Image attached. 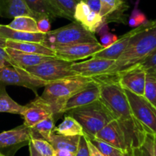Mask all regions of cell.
I'll return each instance as SVG.
<instances>
[{
  "instance_id": "6da1fadb",
  "label": "cell",
  "mask_w": 156,
  "mask_h": 156,
  "mask_svg": "<svg viewBox=\"0 0 156 156\" xmlns=\"http://www.w3.org/2000/svg\"><path fill=\"white\" fill-rule=\"evenodd\" d=\"M101 87L100 100L108 107L114 119L119 122L126 137L130 150L141 148L148 132L134 117L125 90L114 76L93 77Z\"/></svg>"
},
{
  "instance_id": "7a4b0ae2",
  "label": "cell",
  "mask_w": 156,
  "mask_h": 156,
  "mask_svg": "<svg viewBox=\"0 0 156 156\" xmlns=\"http://www.w3.org/2000/svg\"><path fill=\"white\" fill-rule=\"evenodd\" d=\"M156 50V19L148 20L137 27L127 47L103 76H117L139 65Z\"/></svg>"
},
{
  "instance_id": "3957f363",
  "label": "cell",
  "mask_w": 156,
  "mask_h": 156,
  "mask_svg": "<svg viewBox=\"0 0 156 156\" xmlns=\"http://www.w3.org/2000/svg\"><path fill=\"white\" fill-rule=\"evenodd\" d=\"M92 80L91 77L74 76L53 81L44 87L41 96L51 106L56 119H58L63 114L62 110L66 102Z\"/></svg>"
},
{
  "instance_id": "277c9868",
  "label": "cell",
  "mask_w": 156,
  "mask_h": 156,
  "mask_svg": "<svg viewBox=\"0 0 156 156\" xmlns=\"http://www.w3.org/2000/svg\"><path fill=\"white\" fill-rule=\"evenodd\" d=\"M82 125L84 136L95 137L97 133L114 119L108 107L99 99L85 106L67 112Z\"/></svg>"
},
{
  "instance_id": "5b68a950",
  "label": "cell",
  "mask_w": 156,
  "mask_h": 156,
  "mask_svg": "<svg viewBox=\"0 0 156 156\" xmlns=\"http://www.w3.org/2000/svg\"><path fill=\"white\" fill-rule=\"evenodd\" d=\"M88 42H98V41L94 33L85 29L78 21H73L67 25L46 33L43 44L52 48L55 46Z\"/></svg>"
},
{
  "instance_id": "8992f818",
  "label": "cell",
  "mask_w": 156,
  "mask_h": 156,
  "mask_svg": "<svg viewBox=\"0 0 156 156\" xmlns=\"http://www.w3.org/2000/svg\"><path fill=\"white\" fill-rule=\"evenodd\" d=\"M73 62L56 58H52L38 65L26 69L31 74L50 83L70 76H79L71 69Z\"/></svg>"
},
{
  "instance_id": "52a82bcc",
  "label": "cell",
  "mask_w": 156,
  "mask_h": 156,
  "mask_svg": "<svg viewBox=\"0 0 156 156\" xmlns=\"http://www.w3.org/2000/svg\"><path fill=\"white\" fill-rule=\"evenodd\" d=\"M48 84L50 83L19 67L6 66L0 68V86H20L30 89L37 94L38 89L45 87Z\"/></svg>"
},
{
  "instance_id": "ba28073f",
  "label": "cell",
  "mask_w": 156,
  "mask_h": 156,
  "mask_svg": "<svg viewBox=\"0 0 156 156\" xmlns=\"http://www.w3.org/2000/svg\"><path fill=\"white\" fill-rule=\"evenodd\" d=\"M33 137L32 128L24 123L2 132L0 133V153L4 156H14L20 148L28 145Z\"/></svg>"
},
{
  "instance_id": "9c48e42d",
  "label": "cell",
  "mask_w": 156,
  "mask_h": 156,
  "mask_svg": "<svg viewBox=\"0 0 156 156\" xmlns=\"http://www.w3.org/2000/svg\"><path fill=\"white\" fill-rule=\"evenodd\" d=\"M125 90L133 116L148 133L156 135V108L144 96Z\"/></svg>"
},
{
  "instance_id": "30bf717a",
  "label": "cell",
  "mask_w": 156,
  "mask_h": 156,
  "mask_svg": "<svg viewBox=\"0 0 156 156\" xmlns=\"http://www.w3.org/2000/svg\"><path fill=\"white\" fill-rule=\"evenodd\" d=\"M52 49L54 50L56 58L76 62L78 60H83L89 57L92 58L94 54L104 50L105 47L99 42H88L55 46Z\"/></svg>"
},
{
  "instance_id": "8fae6325",
  "label": "cell",
  "mask_w": 156,
  "mask_h": 156,
  "mask_svg": "<svg viewBox=\"0 0 156 156\" xmlns=\"http://www.w3.org/2000/svg\"><path fill=\"white\" fill-rule=\"evenodd\" d=\"M146 74V70L142 66L137 65L114 76L117 77V82L123 90L144 96Z\"/></svg>"
},
{
  "instance_id": "7c38bea8",
  "label": "cell",
  "mask_w": 156,
  "mask_h": 156,
  "mask_svg": "<svg viewBox=\"0 0 156 156\" xmlns=\"http://www.w3.org/2000/svg\"><path fill=\"white\" fill-rule=\"evenodd\" d=\"M21 116L24 119V125L32 128L47 118L55 117V113L51 106L45 99L41 96H37L24 106Z\"/></svg>"
},
{
  "instance_id": "4fadbf2b",
  "label": "cell",
  "mask_w": 156,
  "mask_h": 156,
  "mask_svg": "<svg viewBox=\"0 0 156 156\" xmlns=\"http://www.w3.org/2000/svg\"><path fill=\"white\" fill-rule=\"evenodd\" d=\"M115 61L105 58H91L82 62H73L71 69L79 76L93 78L105 75Z\"/></svg>"
},
{
  "instance_id": "5bb4252c",
  "label": "cell",
  "mask_w": 156,
  "mask_h": 156,
  "mask_svg": "<svg viewBox=\"0 0 156 156\" xmlns=\"http://www.w3.org/2000/svg\"><path fill=\"white\" fill-rule=\"evenodd\" d=\"M101 97V87L98 81L93 78V80L86 87L73 96L64 106L62 113L70 110L85 106L99 100Z\"/></svg>"
},
{
  "instance_id": "9a60e30c",
  "label": "cell",
  "mask_w": 156,
  "mask_h": 156,
  "mask_svg": "<svg viewBox=\"0 0 156 156\" xmlns=\"http://www.w3.org/2000/svg\"><path fill=\"white\" fill-rule=\"evenodd\" d=\"M95 137L121 150L124 153L132 151L129 149L126 137L121 125L116 119H114L104 127L97 133Z\"/></svg>"
},
{
  "instance_id": "2e32d148",
  "label": "cell",
  "mask_w": 156,
  "mask_h": 156,
  "mask_svg": "<svg viewBox=\"0 0 156 156\" xmlns=\"http://www.w3.org/2000/svg\"><path fill=\"white\" fill-rule=\"evenodd\" d=\"M100 15L106 23L119 22L126 24L124 12L129 9L126 0H101Z\"/></svg>"
},
{
  "instance_id": "e0dca14e",
  "label": "cell",
  "mask_w": 156,
  "mask_h": 156,
  "mask_svg": "<svg viewBox=\"0 0 156 156\" xmlns=\"http://www.w3.org/2000/svg\"><path fill=\"white\" fill-rule=\"evenodd\" d=\"M5 50L12 59V67H19L24 70L38 65L47 60L51 59L52 58H55V57L25 53L9 47H5Z\"/></svg>"
},
{
  "instance_id": "ac0fdd59",
  "label": "cell",
  "mask_w": 156,
  "mask_h": 156,
  "mask_svg": "<svg viewBox=\"0 0 156 156\" xmlns=\"http://www.w3.org/2000/svg\"><path fill=\"white\" fill-rule=\"evenodd\" d=\"M136 30L137 27L134 28L129 32L123 35L121 38H118V40L115 43H114L112 45L94 54L92 58H105V59L114 60V61L118 60L122 55V54L125 51L131 37L136 32Z\"/></svg>"
},
{
  "instance_id": "d6986e66",
  "label": "cell",
  "mask_w": 156,
  "mask_h": 156,
  "mask_svg": "<svg viewBox=\"0 0 156 156\" xmlns=\"http://www.w3.org/2000/svg\"><path fill=\"white\" fill-rule=\"evenodd\" d=\"M27 7L35 15V19L42 17H48L50 19L56 18H65L66 15L53 6L50 0H24Z\"/></svg>"
},
{
  "instance_id": "ffe728a7",
  "label": "cell",
  "mask_w": 156,
  "mask_h": 156,
  "mask_svg": "<svg viewBox=\"0 0 156 156\" xmlns=\"http://www.w3.org/2000/svg\"><path fill=\"white\" fill-rule=\"evenodd\" d=\"M27 15L35 18L24 0H0V16L6 18Z\"/></svg>"
},
{
  "instance_id": "44dd1931",
  "label": "cell",
  "mask_w": 156,
  "mask_h": 156,
  "mask_svg": "<svg viewBox=\"0 0 156 156\" xmlns=\"http://www.w3.org/2000/svg\"><path fill=\"white\" fill-rule=\"evenodd\" d=\"M0 36L7 40L16 41H29V42L41 43L44 41L46 34L42 32L32 33V32H21L15 30L8 25L0 24Z\"/></svg>"
},
{
  "instance_id": "7402d4cb",
  "label": "cell",
  "mask_w": 156,
  "mask_h": 156,
  "mask_svg": "<svg viewBox=\"0 0 156 156\" xmlns=\"http://www.w3.org/2000/svg\"><path fill=\"white\" fill-rule=\"evenodd\" d=\"M6 47L15 49L20 51L34 54L44 55V56L56 57L54 50L50 47H47L41 43L29 42V41H16L7 40Z\"/></svg>"
},
{
  "instance_id": "603a6c76",
  "label": "cell",
  "mask_w": 156,
  "mask_h": 156,
  "mask_svg": "<svg viewBox=\"0 0 156 156\" xmlns=\"http://www.w3.org/2000/svg\"><path fill=\"white\" fill-rule=\"evenodd\" d=\"M82 136H63L54 133L48 142L56 150H68L76 153Z\"/></svg>"
},
{
  "instance_id": "cb8c5ba5",
  "label": "cell",
  "mask_w": 156,
  "mask_h": 156,
  "mask_svg": "<svg viewBox=\"0 0 156 156\" xmlns=\"http://www.w3.org/2000/svg\"><path fill=\"white\" fill-rule=\"evenodd\" d=\"M55 133L63 136H84V130L82 125L75 118L68 115L55 128Z\"/></svg>"
},
{
  "instance_id": "d4e9b609",
  "label": "cell",
  "mask_w": 156,
  "mask_h": 156,
  "mask_svg": "<svg viewBox=\"0 0 156 156\" xmlns=\"http://www.w3.org/2000/svg\"><path fill=\"white\" fill-rule=\"evenodd\" d=\"M5 87L0 86V113H8L21 116L24 112V106L20 105L12 99L8 94Z\"/></svg>"
},
{
  "instance_id": "484cf974",
  "label": "cell",
  "mask_w": 156,
  "mask_h": 156,
  "mask_svg": "<svg viewBox=\"0 0 156 156\" xmlns=\"http://www.w3.org/2000/svg\"><path fill=\"white\" fill-rule=\"evenodd\" d=\"M8 26L11 28L21 31V32H32V33L40 32L37 20L33 17L27 16V15L15 17V18H13L12 22L8 24Z\"/></svg>"
},
{
  "instance_id": "4316f807",
  "label": "cell",
  "mask_w": 156,
  "mask_h": 156,
  "mask_svg": "<svg viewBox=\"0 0 156 156\" xmlns=\"http://www.w3.org/2000/svg\"><path fill=\"white\" fill-rule=\"evenodd\" d=\"M55 122L56 119L54 116H51L41 121L39 123L32 127V131L34 132V137L39 136L41 139L49 141L52 135L55 133Z\"/></svg>"
},
{
  "instance_id": "83f0119b",
  "label": "cell",
  "mask_w": 156,
  "mask_h": 156,
  "mask_svg": "<svg viewBox=\"0 0 156 156\" xmlns=\"http://www.w3.org/2000/svg\"><path fill=\"white\" fill-rule=\"evenodd\" d=\"M146 71L144 97L156 108V71L152 69H148Z\"/></svg>"
},
{
  "instance_id": "f1b7e54d",
  "label": "cell",
  "mask_w": 156,
  "mask_h": 156,
  "mask_svg": "<svg viewBox=\"0 0 156 156\" xmlns=\"http://www.w3.org/2000/svg\"><path fill=\"white\" fill-rule=\"evenodd\" d=\"M53 6L66 15L67 19L75 21L74 14L76 6L79 1L77 0H50Z\"/></svg>"
},
{
  "instance_id": "f546056e",
  "label": "cell",
  "mask_w": 156,
  "mask_h": 156,
  "mask_svg": "<svg viewBox=\"0 0 156 156\" xmlns=\"http://www.w3.org/2000/svg\"><path fill=\"white\" fill-rule=\"evenodd\" d=\"M86 138H88L105 156H122V154L124 153L121 150L118 149V148H115L113 145L107 143L106 142L101 140V139H99L96 137Z\"/></svg>"
},
{
  "instance_id": "4dcf8cb0",
  "label": "cell",
  "mask_w": 156,
  "mask_h": 156,
  "mask_svg": "<svg viewBox=\"0 0 156 156\" xmlns=\"http://www.w3.org/2000/svg\"><path fill=\"white\" fill-rule=\"evenodd\" d=\"M104 23V19L99 13L91 11L89 15L80 22L85 29L92 33H96L98 28Z\"/></svg>"
},
{
  "instance_id": "1f68e13d",
  "label": "cell",
  "mask_w": 156,
  "mask_h": 156,
  "mask_svg": "<svg viewBox=\"0 0 156 156\" xmlns=\"http://www.w3.org/2000/svg\"><path fill=\"white\" fill-rule=\"evenodd\" d=\"M30 143L33 145L35 149L41 154L44 156H53L56 150L53 145L48 142L41 138L33 137L30 141Z\"/></svg>"
},
{
  "instance_id": "d6a6232c",
  "label": "cell",
  "mask_w": 156,
  "mask_h": 156,
  "mask_svg": "<svg viewBox=\"0 0 156 156\" xmlns=\"http://www.w3.org/2000/svg\"><path fill=\"white\" fill-rule=\"evenodd\" d=\"M138 2L136 4L135 8L133 10L129 20H128V24L132 28H136L142 25L143 24L146 23L148 21L146 16L138 9L137 7Z\"/></svg>"
},
{
  "instance_id": "836d02e7",
  "label": "cell",
  "mask_w": 156,
  "mask_h": 156,
  "mask_svg": "<svg viewBox=\"0 0 156 156\" xmlns=\"http://www.w3.org/2000/svg\"><path fill=\"white\" fill-rule=\"evenodd\" d=\"M91 12L89 6L87 5L85 1H80L78 2L76 6V11L74 14V19L75 21L80 23L85 18H86L90 12Z\"/></svg>"
},
{
  "instance_id": "e575fe53",
  "label": "cell",
  "mask_w": 156,
  "mask_h": 156,
  "mask_svg": "<svg viewBox=\"0 0 156 156\" xmlns=\"http://www.w3.org/2000/svg\"><path fill=\"white\" fill-rule=\"evenodd\" d=\"M140 156H154L153 135L148 133L145 142L140 148Z\"/></svg>"
},
{
  "instance_id": "d590c367",
  "label": "cell",
  "mask_w": 156,
  "mask_h": 156,
  "mask_svg": "<svg viewBox=\"0 0 156 156\" xmlns=\"http://www.w3.org/2000/svg\"><path fill=\"white\" fill-rule=\"evenodd\" d=\"M100 38L101 44L105 48L110 47V46L112 45L114 43H115L118 40L117 35L111 33V32H107V33L104 34L103 35L100 36Z\"/></svg>"
},
{
  "instance_id": "8d00e7d4",
  "label": "cell",
  "mask_w": 156,
  "mask_h": 156,
  "mask_svg": "<svg viewBox=\"0 0 156 156\" xmlns=\"http://www.w3.org/2000/svg\"><path fill=\"white\" fill-rule=\"evenodd\" d=\"M76 156H90L88 142L84 136L81 137L78 150L76 153Z\"/></svg>"
},
{
  "instance_id": "74e56055",
  "label": "cell",
  "mask_w": 156,
  "mask_h": 156,
  "mask_svg": "<svg viewBox=\"0 0 156 156\" xmlns=\"http://www.w3.org/2000/svg\"><path fill=\"white\" fill-rule=\"evenodd\" d=\"M50 18L48 17H42V18H39L38 20H37V26L38 28H39L40 32H42V33H47L50 31V28H51V24H50Z\"/></svg>"
},
{
  "instance_id": "f35d334b",
  "label": "cell",
  "mask_w": 156,
  "mask_h": 156,
  "mask_svg": "<svg viewBox=\"0 0 156 156\" xmlns=\"http://www.w3.org/2000/svg\"><path fill=\"white\" fill-rule=\"evenodd\" d=\"M139 65L142 66L145 70L152 69L156 71V50Z\"/></svg>"
},
{
  "instance_id": "ab89813d",
  "label": "cell",
  "mask_w": 156,
  "mask_h": 156,
  "mask_svg": "<svg viewBox=\"0 0 156 156\" xmlns=\"http://www.w3.org/2000/svg\"><path fill=\"white\" fill-rule=\"evenodd\" d=\"M6 66H12V59L5 50V48L0 47V68Z\"/></svg>"
},
{
  "instance_id": "60d3db41",
  "label": "cell",
  "mask_w": 156,
  "mask_h": 156,
  "mask_svg": "<svg viewBox=\"0 0 156 156\" xmlns=\"http://www.w3.org/2000/svg\"><path fill=\"white\" fill-rule=\"evenodd\" d=\"M85 2L89 6L91 11L100 14L101 7V0H85Z\"/></svg>"
},
{
  "instance_id": "b9f144b4",
  "label": "cell",
  "mask_w": 156,
  "mask_h": 156,
  "mask_svg": "<svg viewBox=\"0 0 156 156\" xmlns=\"http://www.w3.org/2000/svg\"><path fill=\"white\" fill-rule=\"evenodd\" d=\"M86 139L87 142H88V149H89V153H90V156H105L100 151H99L98 148L88 139V138L85 137Z\"/></svg>"
},
{
  "instance_id": "7bdbcfd3",
  "label": "cell",
  "mask_w": 156,
  "mask_h": 156,
  "mask_svg": "<svg viewBox=\"0 0 156 156\" xmlns=\"http://www.w3.org/2000/svg\"><path fill=\"white\" fill-rule=\"evenodd\" d=\"M53 156H76V153L68 150H56Z\"/></svg>"
},
{
  "instance_id": "ee69618b",
  "label": "cell",
  "mask_w": 156,
  "mask_h": 156,
  "mask_svg": "<svg viewBox=\"0 0 156 156\" xmlns=\"http://www.w3.org/2000/svg\"><path fill=\"white\" fill-rule=\"evenodd\" d=\"M29 146V151H30V156H44L42 154H40L34 148V147L33 146L31 143L30 142V144L28 145Z\"/></svg>"
},
{
  "instance_id": "f6af8a7d",
  "label": "cell",
  "mask_w": 156,
  "mask_h": 156,
  "mask_svg": "<svg viewBox=\"0 0 156 156\" xmlns=\"http://www.w3.org/2000/svg\"><path fill=\"white\" fill-rule=\"evenodd\" d=\"M6 42H7V39L0 36V47H3V48H5Z\"/></svg>"
},
{
  "instance_id": "bcb514c9",
  "label": "cell",
  "mask_w": 156,
  "mask_h": 156,
  "mask_svg": "<svg viewBox=\"0 0 156 156\" xmlns=\"http://www.w3.org/2000/svg\"><path fill=\"white\" fill-rule=\"evenodd\" d=\"M153 152L154 156H156V135H153Z\"/></svg>"
},
{
  "instance_id": "7dc6e473",
  "label": "cell",
  "mask_w": 156,
  "mask_h": 156,
  "mask_svg": "<svg viewBox=\"0 0 156 156\" xmlns=\"http://www.w3.org/2000/svg\"><path fill=\"white\" fill-rule=\"evenodd\" d=\"M133 156H140V148H134V149H133Z\"/></svg>"
},
{
  "instance_id": "c3c4849f",
  "label": "cell",
  "mask_w": 156,
  "mask_h": 156,
  "mask_svg": "<svg viewBox=\"0 0 156 156\" xmlns=\"http://www.w3.org/2000/svg\"><path fill=\"white\" fill-rule=\"evenodd\" d=\"M122 156H133V150L132 151H129V152L123 153V154H122Z\"/></svg>"
},
{
  "instance_id": "681fc988",
  "label": "cell",
  "mask_w": 156,
  "mask_h": 156,
  "mask_svg": "<svg viewBox=\"0 0 156 156\" xmlns=\"http://www.w3.org/2000/svg\"><path fill=\"white\" fill-rule=\"evenodd\" d=\"M77 1H79V2H80V1H85V0H77Z\"/></svg>"
},
{
  "instance_id": "f907efd6",
  "label": "cell",
  "mask_w": 156,
  "mask_h": 156,
  "mask_svg": "<svg viewBox=\"0 0 156 156\" xmlns=\"http://www.w3.org/2000/svg\"><path fill=\"white\" fill-rule=\"evenodd\" d=\"M0 156H4V155H3V154H2L1 153H0Z\"/></svg>"
}]
</instances>
